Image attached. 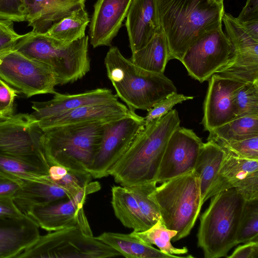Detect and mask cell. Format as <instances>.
Listing matches in <instances>:
<instances>
[{
	"instance_id": "obj_1",
	"label": "cell",
	"mask_w": 258,
	"mask_h": 258,
	"mask_svg": "<svg viewBox=\"0 0 258 258\" xmlns=\"http://www.w3.org/2000/svg\"><path fill=\"white\" fill-rule=\"evenodd\" d=\"M176 109L145 125L125 153L108 173L123 186L156 181L167 142L180 126Z\"/></svg>"
},
{
	"instance_id": "obj_2",
	"label": "cell",
	"mask_w": 258,
	"mask_h": 258,
	"mask_svg": "<svg viewBox=\"0 0 258 258\" xmlns=\"http://www.w3.org/2000/svg\"><path fill=\"white\" fill-rule=\"evenodd\" d=\"M158 10L171 59L179 60L203 35L222 27L224 12L212 0H158Z\"/></svg>"
},
{
	"instance_id": "obj_3",
	"label": "cell",
	"mask_w": 258,
	"mask_h": 258,
	"mask_svg": "<svg viewBox=\"0 0 258 258\" xmlns=\"http://www.w3.org/2000/svg\"><path fill=\"white\" fill-rule=\"evenodd\" d=\"M104 64L116 96L131 110L148 111L160 100L177 92L172 81L163 73L138 67L125 58L116 46L109 48Z\"/></svg>"
},
{
	"instance_id": "obj_4",
	"label": "cell",
	"mask_w": 258,
	"mask_h": 258,
	"mask_svg": "<svg viewBox=\"0 0 258 258\" xmlns=\"http://www.w3.org/2000/svg\"><path fill=\"white\" fill-rule=\"evenodd\" d=\"M89 36L64 43L45 34L29 32L23 35L13 49L48 66L55 76L57 85L73 83L90 69Z\"/></svg>"
},
{
	"instance_id": "obj_5",
	"label": "cell",
	"mask_w": 258,
	"mask_h": 258,
	"mask_svg": "<svg viewBox=\"0 0 258 258\" xmlns=\"http://www.w3.org/2000/svg\"><path fill=\"white\" fill-rule=\"evenodd\" d=\"M200 218L198 245L206 258L226 257L237 245L236 237L245 200L235 188L211 197Z\"/></svg>"
},
{
	"instance_id": "obj_6",
	"label": "cell",
	"mask_w": 258,
	"mask_h": 258,
	"mask_svg": "<svg viewBox=\"0 0 258 258\" xmlns=\"http://www.w3.org/2000/svg\"><path fill=\"white\" fill-rule=\"evenodd\" d=\"M104 123L72 124L43 131L42 146L49 165L88 171L99 148Z\"/></svg>"
},
{
	"instance_id": "obj_7",
	"label": "cell",
	"mask_w": 258,
	"mask_h": 258,
	"mask_svg": "<svg viewBox=\"0 0 258 258\" xmlns=\"http://www.w3.org/2000/svg\"><path fill=\"white\" fill-rule=\"evenodd\" d=\"M151 196L165 226L177 232L173 241L188 235L203 206L199 179L194 170L162 182Z\"/></svg>"
},
{
	"instance_id": "obj_8",
	"label": "cell",
	"mask_w": 258,
	"mask_h": 258,
	"mask_svg": "<svg viewBox=\"0 0 258 258\" xmlns=\"http://www.w3.org/2000/svg\"><path fill=\"white\" fill-rule=\"evenodd\" d=\"M119 255L118 251L96 237L71 227L40 235L17 258H106Z\"/></svg>"
},
{
	"instance_id": "obj_9",
	"label": "cell",
	"mask_w": 258,
	"mask_h": 258,
	"mask_svg": "<svg viewBox=\"0 0 258 258\" xmlns=\"http://www.w3.org/2000/svg\"><path fill=\"white\" fill-rule=\"evenodd\" d=\"M0 79L27 97L54 94L56 79L47 65L13 48L0 52Z\"/></svg>"
},
{
	"instance_id": "obj_10",
	"label": "cell",
	"mask_w": 258,
	"mask_h": 258,
	"mask_svg": "<svg viewBox=\"0 0 258 258\" xmlns=\"http://www.w3.org/2000/svg\"><path fill=\"white\" fill-rule=\"evenodd\" d=\"M100 188L99 182L91 181L75 196L34 206L26 215L40 228L48 231L76 227L87 235H93L85 214L84 205L88 195Z\"/></svg>"
},
{
	"instance_id": "obj_11",
	"label": "cell",
	"mask_w": 258,
	"mask_h": 258,
	"mask_svg": "<svg viewBox=\"0 0 258 258\" xmlns=\"http://www.w3.org/2000/svg\"><path fill=\"white\" fill-rule=\"evenodd\" d=\"M145 125L144 117L131 110L122 117L105 122L99 148L88 170L92 177L108 176L109 170L125 153Z\"/></svg>"
},
{
	"instance_id": "obj_12",
	"label": "cell",
	"mask_w": 258,
	"mask_h": 258,
	"mask_svg": "<svg viewBox=\"0 0 258 258\" xmlns=\"http://www.w3.org/2000/svg\"><path fill=\"white\" fill-rule=\"evenodd\" d=\"M233 51L231 43L220 27L197 40L180 61L191 77L203 83L228 63Z\"/></svg>"
},
{
	"instance_id": "obj_13",
	"label": "cell",
	"mask_w": 258,
	"mask_h": 258,
	"mask_svg": "<svg viewBox=\"0 0 258 258\" xmlns=\"http://www.w3.org/2000/svg\"><path fill=\"white\" fill-rule=\"evenodd\" d=\"M43 134L29 114L0 117V154L49 165L42 146Z\"/></svg>"
},
{
	"instance_id": "obj_14",
	"label": "cell",
	"mask_w": 258,
	"mask_h": 258,
	"mask_svg": "<svg viewBox=\"0 0 258 258\" xmlns=\"http://www.w3.org/2000/svg\"><path fill=\"white\" fill-rule=\"evenodd\" d=\"M203 144L192 130L177 127L167 142L158 170L157 183L193 170Z\"/></svg>"
},
{
	"instance_id": "obj_15",
	"label": "cell",
	"mask_w": 258,
	"mask_h": 258,
	"mask_svg": "<svg viewBox=\"0 0 258 258\" xmlns=\"http://www.w3.org/2000/svg\"><path fill=\"white\" fill-rule=\"evenodd\" d=\"M208 81L201 123L204 130L209 132L235 118L233 94L245 83L217 74Z\"/></svg>"
},
{
	"instance_id": "obj_16",
	"label": "cell",
	"mask_w": 258,
	"mask_h": 258,
	"mask_svg": "<svg viewBox=\"0 0 258 258\" xmlns=\"http://www.w3.org/2000/svg\"><path fill=\"white\" fill-rule=\"evenodd\" d=\"M132 0H97L89 23L93 48L110 46L126 17Z\"/></svg>"
},
{
	"instance_id": "obj_17",
	"label": "cell",
	"mask_w": 258,
	"mask_h": 258,
	"mask_svg": "<svg viewBox=\"0 0 258 258\" xmlns=\"http://www.w3.org/2000/svg\"><path fill=\"white\" fill-rule=\"evenodd\" d=\"M125 26L134 53L145 46L161 28L158 0H132Z\"/></svg>"
},
{
	"instance_id": "obj_18",
	"label": "cell",
	"mask_w": 258,
	"mask_h": 258,
	"mask_svg": "<svg viewBox=\"0 0 258 258\" xmlns=\"http://www.w3.org/2000/svg\"><path fill=\"white\" fill-rule=\"evenodd\" d=\"M53 95L48 101L32 102L34 111L29 114L35 123L82 106L118 100L116 95L107 88H97L76 94L55 92Z\"/></svg>"
},
{
	"instance_id": "obj_19",
	"label": "cell",
	"mask_w": 258,
	"mask_h": 258,
	"mask_svg": "<svg viewBox=\"0 0 258 258\" xmlns=\"http://www.w3.org/2000/svg\"><path fill=\"white\" fill-rule=\"evenodd\" d=\"M130 110L118 100L82 106L36 122L43 131L61 125L115 120L127 115Z\"/></svg>"
},
{
	"instance_id": "obj_20",
	"label": "cell",
	"mask_w": 258,
	"mask_h": 258,
	"mask_svg": "<svg viewBox=\"0 0 258 258\" xmlns=\"http://www.w3.org/2000/svg\"><path fill=\"white\" fill-rule=\"evenodd\" d=\"M86 0H23L24 16L32 32L44 34L74 11L85 8Z\"/></svg>"
},
{
	"instance_id": "obj_21",
	"label": "cell",
	"mask_w": 258,
	"mask_h": 258,
	"mask_svg": "<svg viewBox=\"0 0 258 258\" xmlns=\"http://www.w3.org/2000/svg\"><path fill=\"white\" fill-rule=\"evenodd\" d=\"M39 228L26 215L0 217V258H17L38 239Z\"/></svg>"
},
{
	"instance_id": "obj_22",
	"label": "cell",
	"mask_w": 258,
	"mask_h": 258,
	"mask_svg": "<svg viewBox=\"0 0 258 258\" xmlns=\"http://www.w3.org/2000/svg\"><path fill=\"white\" fill-rule=\"evenodd\" d=\"M79 191H73L60 186L51 181L47 175L42 180L23 181L13 199L19 210L26 215L34 206L71 198Z\"/></svg>"
},
{
	"instance_id": "obj_23",
	"label": "cell",
	"mask_w": 258,
	"mask_h": 258,
	"mask_svg": "<svg viewBox=\"0 0 258 258\" xmlns=\"http://www.w3.org/2000/svg\"><path fill=\"white\" fill-rule=\"evenodd\" d=\"M256 171H258V160L239 158L226 154L204 203L219 192L237 187L244 178Z\"/></svg>"
},
{
	"instance_id": "obj_24",
	"label": "cell",
	"mask_w": 258,
	"mask_h": 258,
	"mask_svg": "<svg viewBox=\"0 0 258 258\" xmlns=\"http://www.w3.org/2000/svg\"><path fill=\"white\" fill-rule=\"evenodd\" d=\"M111 203L116 217L125 227L136 232L143 231L151 227L134 197L125 186L112 187Z\"/></svg>"
},
{
	"instance_id": "obj_25",
	"label": "cell",
	"mask_w": 258,
	"mask_h": 258,
	"mask_svg": "<svg viewBox=\"0 0 258 258\" xmlns=\"http://www.w3.org/2000/svg\"><path fill=\"white\" fill-rule=\"evenodd\" d=\"M226 156L225 151L212 141L201 147L194 170L199 179L202 205Z\"/></svg>"
},
{
	"instance_id": "obj_26",
	"label": "cell",
	"mask_w": 258,
	"mask_h": 258,
	"mask_svg": "<svg viewBox=\"0 0 258 258\" xmlns=\"http://www.w3.org/2000/svg\"><path fill=\"white\" fill-rule=\"evenodd\" d=\"M96 237L127 258L181 257L165 254L151 245L143 242L131 233L105 232Z\"/></svg>"
},
{
	"instance_id": "obj_27",
	"label": "cell",
	"mask_w": 258,
	"mask_h": 258,
	"mask_svg": "<svg viewBox=\"0 0 258 258\" xmlns=\"http://www.w3.org/2000/svg\"><path fill=\"white\" fill-rule=\"evenodd\" d=\"M130 59L138 67L148 71L163 73L171 59L166 36L161 28L143 47L132 53Z\"/></svg>"
},
{
	"instance_id": "obj_28",
	"label": "cell",
	"mask_w": 258,
	"mask_h": 258,
	"mask_svg": "<svg viewBox=\"0 0 258 258\" xmlns=\"http://www.w3.org/2000/svg\"><path fill=\"white\" fill-rule=\"evenodd\" d=\"M49 165L23 158L0 154V176L18 181L45 179Z\"/></svg>"
},
{
	"instance_id": "obj_29",
	"label": "cell",
	"mask_w": 258,
	"mask_h": 258,
	"mask_svg": "<svg viewBox=\"0 0 258 258\" xmlns=\"http://www.w3.org/2000/svg\"><path fill=\"white\" fill-rule=\"evenodd\" d=\"M90 21L85 8L79 9L54 24L44 33L64 43H70L84 37Z\"/></svg>"
},
{
	"instance_id": "obj_30",
	"label": "cell",
	"mask_w": 258,
	"mask_h": 258,
	"mask_svg": "<svg viewBox=\"0 0 258 258\" xmlns=\"http://www.w3.org/2000/svg\"><path fill=\"white\" fill-rule=\"evenodd\" d=\"M257 136L258 115H250L235 118L209 132L207 141L240 140Z\"/></svg>"
},
{
	"instance_id": "obj_31",
	"label": "cell",
	"mask_w": 258,
	"mask_h": 258,
	"mask_svg": "<svg viewBox=\"0 0 258 258\" xmlns=\"http://www.w3.org/2000/svg\"><path fill=\"white\" fill-rule=\"evenodd\" d=\"M176 231L168 229L160 218L146 230L140 232L133 231L131 235L143 242L149 245H155L162 252L169 255L184 254L188 252L186 247L176 248L171 240L176 235Z\"/></svg>"
},
{
	"instance_id": "obj_32",
	"label": "cell",
	"mask_w": 258,
	"mask_h": 258,
	"mask_svg": "<svg viewBox=\"0 0 258 258\" xmlns=\"http://www.w3.org/2000/svg\"><path fill=\"white\" fill-rule=\"evenodd\" d=\"M222 22L225 26L226 36L236 54H258V40L251 36L236 18L224 12Z\"/></svg>"
},
{
	"instance_id": "obj_33",
	"label": "cell",
	"mask_w": 258,
	"mask_h": 258,
	"mask_svg": "<svg viewBox=\"0 0 258 258\" xmlns=\"http://www.w3.org/2000/svg\"><path fill=\"white\" fill-rule=\"evenodd\" d=\"M48 178L68 190L78 192L91 182L92 176L87 171L78 170L53 164L49 168Z\"/></svg>"
},
{
	"instance_id": "obj_34",
	"label": "cell",
	"mask_w": 258,
	"mask_h": 258,
	"mask_svg": "<svg viewBox=\"0 0 258 258\" xmlns=\"http://www.w3.org/2000/svg\"><path fill=\"white\" fill-rule=\"evenodd\" d=\"M232 99L235 118L258 115V81L244 83L235 91Z\"/></svg>"
},
{
	"instance_id": "obj_35",
	"label": "cell",
	"mask_w": 258,
	"mask_h": 258,
	"mask_svg": "<svg viewBox=\"0 0 258 258\" xmlns=\"http://www.w3.org/2000/svg\"><path fill=\"white\" fill-rule=\"evenodd\" d=\"M156 181L125 186L133 195L140 209L151 226L161 218L158 207L151 196L156 187Z\"/></svg>"
},
{
	"instance_id": "obj_36",
	"label": "cell",
	"mask_w": 258,
	"mask_h": 258,
	"mask_svg": "<svg viewBox=\"0 0 258 258\" xmlns=\"http://www.w3.org/2000/svg\"><path fill=\"white\" fill-rule=\"evenodd\" d=\"M258 241V198L245 201L236 243Z\"/></svg>"
},
{
	"instance_id": "obj_37",
	"label": "cell",
	"mask_w": 258,
	"mask_h": 258,
	"mask_svg": "<svg viewBox=\"0 0 258 258\" xmlns=\"http://www.w3.org/2000/svg\"><path fill=\"white\" fill-rule=\"evenodd\" d=\"M215 143L230 156L242 159L258 160V136L243 140L220 141Z\"/></svg>"
},
{
	"instance_id": "obj_38",
	"label": "cell",
	"mask_w": 258,
	"mask_h": 258,
	"mask_svg": "<svg viewBox=\"0 0 258 258\" xmlns=\"http://www.w3.org/2000/svg\"><path fill=\"white\" fill-rule=\"evenodd\" d=\"M194 97L187 96L177 92L173 93L156 103L148 110L144 117L145 125L159 119L168 113L176 104L193 99Z\"/></svg>"
},
{
	"instance_id": "obj_39",
	"label": "cell",
	"mask_w": 258,
	"mask_h": 258,
	"mask_svg": "<svg viewBox=\"0 0 258 258\" xmlns=\"http://www.w3.org/2000/svg\"><path fill=\"white\" fill-rule=\"evenodd\" d=\"M23 0H0V19L25 21Z\"/></svg>"
},
{
	"instance_id": "obj_40",
	"label": "cell",
	"mask_w": 258,
	"mask_h": 258,
	"mask_svg": "<svg viewBox=\"0 0 258 258\" xmlns=\"http://www.w3.org/2000/svg\"><path fill=\"white\" fill-rule=\"evenodd\" d=\"M22 36L14 30L13 21L0 19V52L13 49Z\"/></svg>"
},
{
	"instance_id": "obj_41",
	"label": "cell",
	"mask_w": 258,
	"mask_h": 258,
	"mask_svg": "<svg viewBox=\"0 0 258 258\" xmlns=\"http://www.w3.org/2000/svg\"><path fill=\"white\" fill-rule=\"evenodd\" d=\"M18 92L0 79V117L13 114Z\"/></svg>"
},
{
	"instance_id": "obj_42",
	"label": "cell",
	"mask_w": 258,
	"mask_h": 258,
	"mask_svg": "<svg viewBox=\"0 0 258 258\" xmlns=\"http://www.w3.org/2000/svg\"><path fill=\"white\" fill-rule=\"evenodd\" d=\"M245 201L258 198V171H254L245 178L235 188Z\"/></svg>"
},
{
	"instance_id": "obj_43",
	"label": "cell",
	"mask_w": 258,
	"mask_h": 258,
	"mask_svg": "<svg viewBox=\"0 0 258 258\" xmlns=\"http://www.w3.org/2000/svg\"><path fill=\"white\" fill-rule=\"evenodd\" d=\"M228 258H257L258 241H249L237 247Z\"/></svg>"
},
{
	"instance_id": "obj_44",
	"label": "cell",
	"mask_w": 258,
	"mask_h": 258,
	"mask_svg": "<svg viewBox=\"0 0 258 258\" xmlns=\"http://www.w3.org/2000/svg\"><path fill=\"white\" fill-rule=\"evenodd\" d=\"M24 215L17 208L12 197H0V217H20Z\"/></svg>"
},
{
	"instance_id": "obj_45",
	"label": "cell",
	"mask_w": 258,
	"mask_h": 258,
	"mask_svg": "<svg viewBox=\"0 0 258 258\" xmlns=\"http://www.w3.org/2000/svg\"><path fill=\"white\" fill-rule=\"evenodd\" d=\"M236 19L240 23L258 20V0H247Z\"/></svg>"
},
{
	"instance_id": "obj_46",
	"label": "cell",
	"mask_w": 258,
	"mask_h": 258,
	"mask_svg": "<svg viewBox=\"0 0 258 258\" xmlns=\"http://www.w3.org/2000/svg\"><path fill=\"white\" fill-rule=\"evenodd\" d=\"M23 181L0 176V197H12L20 187Z\"/></svg>"
},
{
	"instance_id": "obj_47",
	"label": "cell",
	"mask_w": 258,
	"mask_h": 258,
	"mask_svg": "<svg viewBox=\"0 0 258 258\" xmlns=\"http://www.w3.org/2000/svg\"><path fill=\"white\" fill-rule=\"evenodd\" d=\"M240 23L251 36L258 40V20L247 21Z\"/></svg>"
},
{
	"instance_id": "obj_48",
	"label": "cell",
	"mask_w": 258,
	"mask_h": 258,
	"mask_svg": "<svg viewBox=\"0 0 258 258\" xmlns=\"http://www.w3.org/2000/svg\"><path fill=\"white\" fill-rule=\"evenodd\" d=\"M214 2L216 3L217 4H220V5H223V0H212Z\"/></svg>"
}]
</instances>
